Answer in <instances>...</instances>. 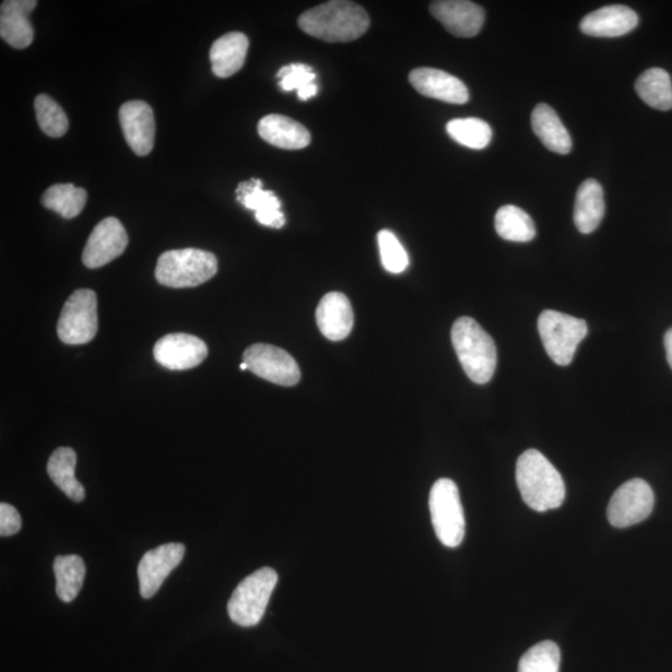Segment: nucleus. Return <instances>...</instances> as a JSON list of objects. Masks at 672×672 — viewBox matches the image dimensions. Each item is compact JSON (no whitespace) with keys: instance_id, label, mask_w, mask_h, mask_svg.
<instances>
[{"instance_id":"f257e3e1","label":"nucleus","mask_w":672,"mask_h":672,"mask_svg":"<svg viewBox=\"0 0 672 672\" xmlns=\"http://www.w3.org/2000/svg\"><path fill=\"white\" fill-rule=\"evenodd\" d=\"M298 25L313 38L327 43H351L369 30L370 17L358 4L333 0L303 13Z\"/></svg>"},{"instance_id":"f03ea898","label":"nucleus","mask_w":672,"mask_h":672,"mask_svg":"<svg viewBox=\"0 0 672 672\" xmlns=\"http://www.w3.org/2000/svg\"><path fill=\"white\" fill-rule=\"evenodd\" d=\"M516 480L524 504L537 512L559 508L566 499L561 473L540 451L528 450L519 456Z\"/></svg>"},{"instance_id":"7ed1b4c3","label":"nucleus","mask_w":672,"mask_h":672,"mask_svg":"<svg viewBox=\"0 0 672 672\" xmlns=\"http://www.w3.org/2000/svg\"><path fill=\"white\" fill-rule=\"evenodd\" d=\"M451 339L469 378L480 385L490 382L497 367V349L486 331L476 320L462 317L455 321Z\"/></svg>"},{"instance_id":"20e7f679","label":"nucleus","mask_w":672,"mask_h":672,"mask_svg":"<svg viewBox=\"0 0 672 672\" xmlns=\"http://www.w3.org/2000/svg\"><path fill=\"white\" fill-rule=\"evenodd\" d=\"M219 271L216 256L208 250L185 248L161 255L156 280L169 288H193L212 280Z\"/></svg>"},{"instance_id":"39448f33","label":"nucleus","mask_w":672,"mask_h":672,"mask_svg":"<svg viewBox=\"0 0 672 672\" xmlns=\"http://www.w3.org/2000/svg\"><path fill=\"white\" fill-rule=\"evenodd\" d=\"M278 582L276 571L264 567L252 573L233 591L227 611L233 623L256 626L262 621Z\"/></svg>"},{"instance_id":"423d86ee","label":"nucleus","mask_w":672,"mask_h":672,"mask_svg":"<svg viewBox=\"0 0 672 672\" xmlns=\"http://www.w3.org/2000/svg\"><path fill=\"white\" fill-rule=\"evenodd\" d=\"M538 331L546 354L561 366L573 362L578 345L588 334L586 320L555 310H544L538 319Z\"/></svg>"},{"instance_id":"0eeeda50","label":"nucleus","mask_w":672,"mask_h":672,"mask_svg":"<svg viewBox=\"0 0 672 672\" xmlns=\"http://www.w3.org/2000/svg\"><path fill=\"white\" fill-rule=\"evenodd\" d=\"M429 512L438 540L448 549L459 546L465 534V521L459 487L452 480L435 482L429 492Z\"/></svg>"},{"instance_id":"6e6552de","label":"nucleus","mask_w":672,"mask_h":672,"mask_svg":"<svg viewBox=\"0 0 672 672\" xmlns=\"http://www.w3.org/2000/svg\"><path fill=\"white\" fill-rule=\"evenodd\" d=\"M97 298L90 290H79L70 295L58 321V335L62 343L82 345L97 334Z\"/></svg>"},{"instance_id":"1a4fd4ad","label":"nucleus","mask_w":672,"mask_h":672,"mask_svg":"<svg viewBox=\"0 0 672 672\" xmlns=\"http://www.w3.org/2000/svg\"><path fill=\"white\" fill-rule=\"evenodd\" d=\"M656 505V495L647 481L634 479L617 488L609 502L608 519L613 527L627 528L647 519Z\"/></svg>"},{"instance_id":"9d476101","label":"nucleus","mask_w":672,"mask_h":672,"mask_svg":"<svg viewBox=\"0 0 672 672\" xmlns=\"http://www.w3.org/2000/svg\"><path fill=\"white\" fill-rule=\"evenodd\" d=\"M248 370L281 387H294L300 381V369L293 356L281 347L255 344L244 354Z\"/></svg>"},{"instance_id":"9b49d317","label":"nucleus","mask_w":672,"mask_h":672,"mask_svg":"<svg viewBox=\"0 0 672 672\" xmlns=\"http://www.w3.org/2000/svg\"><path fill=\"white\" fill-rule=\"evenodd\" d=\"M129 237L121 222L115 217L103 220L90 235L83 263L90 269L102 268L119 258L128 248Z\"/></svg>"},{"instance_id":"f8f14e48","label":"nucleus","mask_w":672,"mask_h":672,"mask_svg":"<svg viewBox=\"0 0 672 672\" xmlns=\"http://www.w3.org/2000/svg\"><path fill=\"white\" fill-rule=\"evenodd\" d=\"M185 553L184 544L167 543L143 555L138 568L140 593L143 599H150L157 593L166 578L182 562Z\"/></svg>"},{"instance_id":"ddd939ff","label":"nucleus","mask_w":672,"mask_h":672,"mask_svg":"<svg viewBox=\"0 0 672 672\" xmlns=\"http://www.w3.org/2000/svg\"><path fill=\"white\" fill-rule=\"evenodd\" d=\"M209 355L203 340L190 334L176 333L161 338L154 347L155 361L168 370H190Z\"/></svg>"},{"instance_id":"4468645a","label":"nucleus","mask_w":672,"mask_h":672,"mask_svg":"<svg viewBox=\"0 0 672 672\" xmlns=\"http://www.w3.org/2000/svg\"><path fill=\"white\" fill-rule=\"evenodd\" d=\"M119 119L125 140L139 156H148L155 145L156 123L145 102H129L120 107Z\"/></svg>"},{"instance_id":"2eb2a0df","label":"nucleus","mask_w":672,"mask_h":672,"mask_svg":"<svg viewBox=\"0 0 672 672\" xmlns=\"http://www.w3.org/2000/svg\"><path fill=\"white\" fill-rule=\"evenodd\" d=\"M435 20L455 37L472 38L481 32L486 14L483 8L465 0H440L429 5Z\"/></svg>"},{"instance_id":"dca6fc26","label":"nucleus","mask_w":672,"mask_h":672,"mask_svg":"<svg viewBox=\"0 0 672 672\" xmlns=\"http://www.w3.org/2000/svg\"><path fill=\"white\" fill-rule=\"evenodd\" d=\"M417 93L448 104L462 105L470 101V93L459 78L434 68H417L409 76Z\"/></svg>"},{"instance_id":"f3484780","label":"nucleus","mask_w":672,"mask_h":672,"mask_svg":"<svg viewBox=\"0 0 672 672\" xmlns=\"http://www.w3.org/2000/svg\"><path fill=\"white\" fill-rule=\"evenodd\" d=\"M639 24V16L632 8L609 5L582 17L580 31L589 37L616 38L633 32Z\"/></svg>"},{"instance_id":"a211bd4d","label":"nucleus","mask_w":672,"mask_h":672,"mask_svg":"<svg viewBox=\"0 0 672 672\" xmlns=\"http://www.w3.org/2000/svg\"><path fill=\"white\" fill-rule=\"evenodd\" d=\"M35 0H5L0 7V37L15 49H25L34 40L30 15Z\"/></svg>"},{"instance_id":"6ab92c4d","label":"nucleus","mask_w":672,"mask_h":672,"mask_svg":"<svg viewBox=\"0 0 672 672\" xmlns=\"http://www.w3.org/2000/svg\"><path fill=\"white\" fill-rule=\"evenodd\" d=\"M317 322L321 334L331 342L346 339L354 327L351 300L343 293H328L319 303Z\"/></svg>"},{"instance_id":"aec40b11","label":"nucleus","mask_w":672,"mask_h":672,"mask_svg":"<svg viewBox=\"0 0 672 672\" xmlns=\"http://www.w3.org/2000/svg\"><path fill=\"white\" fill-rule=\"evenodd\" d=\"M236 194L238 202L247 210L256 212L257 222L263 226L276 229L284 226L285 216L281 211L282 203L274 192L263 190L261 179L252 178L247 182H240Z\"/></svg>"},{"instance_id":"412c9836","label":"nucleus","mask_w":672,"mask_h":672,"mask_svg":"<svg viewBox=\"0 0 672 672\" xmlns=\"http://www.w3.org/2000/svg\"><path fill=\"white\" fill-rule=\"evenodd\" d=\"M261 138L275 148L302 150L309 146L310 132L304 125L284 115H267L258 123Z\"/></svg>"},{"instance_id":"4be33fe9","label":"nucleus","mask_w":672,"mask_h":672,"mask_svg":"<svg viewBox=\"0 0 672 672\" xmlns=\"http://www.w3.org/2000/svg\"><path fill=\"white\" fill-rule=\"evenodd\" d=\"M249 40L244 33L233 32L222 35L213 43L210 59L213 74L226 79L244 68Z\"/></svg>"},{"instance_id":"5701e85b","label":"nucleus","mask_w":672,"mask_h":672,"mask_svg":"<svg viewBox=\"0 0 672 672\" xmlns=\"http://www.w3.org/2000/svg\"><path fill=\"white\" fill-rule=\"evenodd\" d=\"M605 214L604 191L596 179H587L579 187L575 205V223L582 235H590L600 226Z\"/></svg>"},{"instance_id":"b1692460","label":"nucleus","mask_w":672,"mask_h":672,"mask_svg":"<svg viewBox=\"0 0 672 672\" xmlns=\"http://www.w3.org/2000/svg\"><path fill=\"white\" fill-rule=\"evenodd\" d=\"M532 128L535 137L555 154L568 155L571 151L570 134L550 105L540 104L534 107Z\"/></svg>"},{"instance_id":"393cba45","label":"nucleus","mask_w":672,"mask_h":672,"mask_svg":"<svg viewBox=\"0 0 672 672\" xmlns=\"http://www.w3.org/2000/svg\"><path fill=\"white\" fill-rule=\"evenodd\" d=\"M76 453L73 448L60 447L48 462V473L54 483L74 502L85 499V488L75 478Z\"/></svg>"},{"instance_id":"a878e982","label":"nucleus","mask_w":672,"mask_h":672,"mask_svg":"<svg viewBox=\"0 0 672 672\" xmlns=\"http://www.w3.org/2000/svg\"><path fill=\"white\" fill-rule=\"evenodd\" d=\"M636 93L641 101L660 111L672 109V82L664 69L652 68L639 76L635 83Z\"/></svg>"},{"instance_id":"bb28decb","label":"nucleus","mask_w":672,"mask_h":672,"mask_svg":"<svg viewBox=\"0 0 672 672\" xmlns=\"http://www.w3.org/2000/svg\"><path fill=\"white\" fill-rule=\"evenodd\" d=\"M54 573L57 577V594L62 602L70 603L76 599L82 590L86 567L79 555H58L54 561Z\"/></svg>"},{"instance_id":"cd10ccee","label":"nucleus","mask_w":672,"mask_h":672,"mask_svg":"<svg viewBox=\"0 0 672 672\" xmlns=\"http://www.w3.org/2000/svg\"><path fill=\"white\" fill-rule=\"evenodd\" d=\"M87 193L82 187L71 184H58L48 188L43 194L45 209L57 212L67 220L75 219L85 209Z\"/></svg>"},{"instance_id":"c85d7f7f","label":"nucleus","mask_w":672,"mask_h":672,"mask_svg":"<svg viewBox=\"0 0 672 672\" xmlns=\"http://www.w3.org/2000/svg\"><path fill=\"white\" fill-rule=\"evenodd\" d=\"M495 227L500 238L526 244L535 237V226L530 214L516 205L500 208L495 217Z\"/></svg>"},{"instance_id":"c756f323","label":"nucleus","mask_w":672,"mask_h":672,"mask_svg":"<svg viewBox=\"0 0 672 672\" xmlns=\"http://www.w3.org/2000/svg\"><path fill=\"white\" fill-rule=\"evenodd\" d=\"M446 131L460 145L473 150L486 149L492 140L490 125L481 119H455L447 123Z\"/></svg>"},{"instance_id":"7c9ffc66","label":"nucleus","mask_w":672,"mask_h":672,"mask_svg":"<svg viewBox=\"0 0 672 672\" xmlns=\"http://www.w3.org/2000/svg\"><path fill=\"white\" fill-rule=\"evenodd\" d=\"M35 114L42 131L50 138H61L69 130V120L60 105L49 95L40 94L34 102Z\"/></svg>"},{"instance_id":"2f4dec72","label":"nucleus","mask_w":672,"mask_h":672,"mask_svg":"<svg viewBox=\"0 0 672 672\" xmlns=\"http://www.w3.org/2000/svg\"><path fill=\"white\" fill-rule=\"evenodd\" d=\"M561 650L553 641L534 645L519 660L518 672H559Z\"/></svg>"},{"instance_id":"473e14b6","label":"nucleus","mask_w":672,"mask_h":672,"mask_svg":"<svg viewBox=\"0 0 672 672\" xmlns=\"http://www.w3.org/2000/svg\"><path fill=\"white\" fill-rule=\"evenodd\" d=\"M381 262L389 273L400 274L409 267V256L405 248L391 231L384 229L378 235Z\"/></svg>"},{"instance_id":"72a5a7b5","label":"nucleus","mask_w":672,"mask_h":672,"mask_svg":"<svg viewBox=\"0 0 672 672\" xmlns=\"http://www.w3.org/2000/svg\"><path fill=\"white\" fill-rule=\"evenodd\" d=\"M276 76L281 80L280 86L283 92H293V90L300 92L302 89L316 83L317 80V74L314 73L309 66L306 64H291L283 67L280 71H278Z\"/></svg>"},{"instance_id":"f704fd0d","label":"nucleus","mask_w":672,"mask_h":672,"mask_svg":"<svg viewBox=\"0 0 672 672\" xmlns=\"http://www.w3.org/2000/svg\"><path fill=\"white\" fill-rule=\"evenodd\" d=\"M22 518L17 510L8 504L0 505V535H14L21 531Z\"/></svg>"},{"instance_id":"c9c22d12","label":"nucleus","mask_w":672,"mask_h":672,"mask_svg":"<svg viewBox=\"0 0 672 672\" xmlns=\"http://www.w3.org/2000/svg\"><path fill=\"white\" fill-rule=\"evenodd\" d=\"M664 342H665L668 362L672 369V328L668 331Z\"/></svg>"},{"instance_id":"e433bc0d","label":"nucleus","mask_w":672,"mask_h":672,"mask_svg":"<svg viewBox=\"0 0 672 672\" xmlns=\"http://www.w3.org/2000/svg\"><path fill=\"white\" fill-rule=\"evenodd\" d=\"M240 370H248V365L246 363L240 364Z\"/></svg>"}]
</instances>
